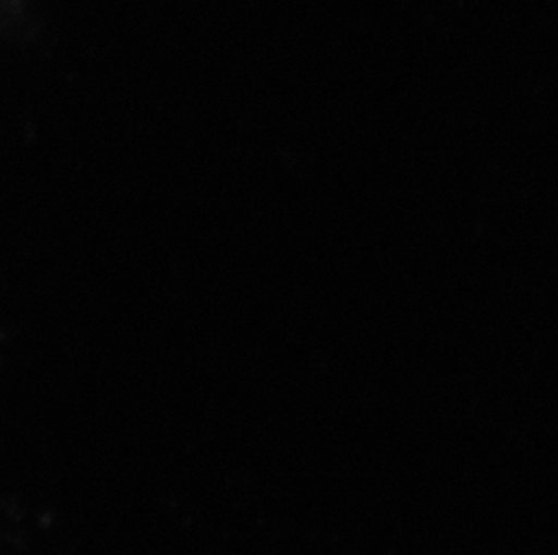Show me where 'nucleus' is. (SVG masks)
I'll list each match as a JSON object with an SVG mask.
<instances>
[]
</instances>
